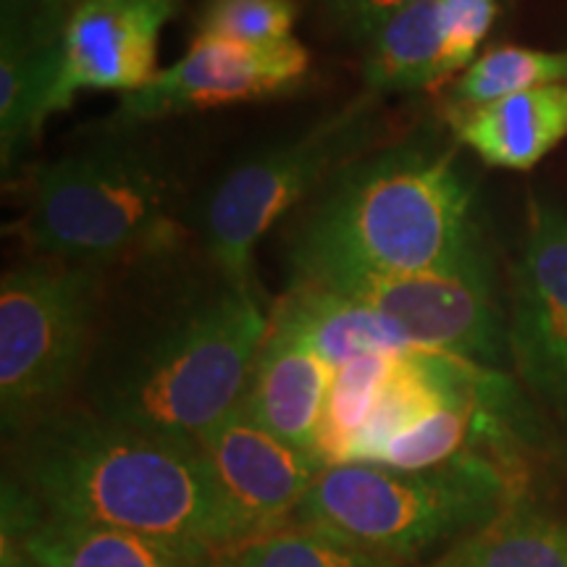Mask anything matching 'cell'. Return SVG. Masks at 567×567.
Here are the masks:
<instances>
[{
    "instance_id": "obj_3",
    "label": "cell",
    "mask_w": 567,
    "mask_h": 567,
    "mask_svg": "<svg viewBox=\"0 0 567 567\" xmlns=\"http://www.w3.org/2000/svg\"><path fill=\"white\" fill-rule=\"evenodd\" d=\"M271 318L255 289L193 295L113 352L92 392L109 421L197 442L243 402Z\"/></svg>"
},
{
    "instance_id": "obj_26",
    "label": "cell",
    "mask_w": 567,
    "mask_h": 567,
    "mask_svg": "<svg viewBox=\"0 0 567 567\" xmlns=\"http://www.w3.org/2000/svg\"><path fill=\"white\" fill-rule=\"evenodd\" d=\"M3 3H13L32 13H42V17L66 21L69 13L74 11L82 0H3Z\"/></svg>"
},
{
    "instance_id": "obj_14",
    "label": "cell",
    "mask_w": 567,
    "mask_h": 567,
    "mask_svg": "<svg viewBox=\"0 0 567 567\" xmlns=\"http://www.w3.org/2000/svg\"><path fill=\"white\" fill-rule=\"evenodd\" d=\"M334 368L300 339L268 323L266 342L247 381L245 413L281 442L313 455L318 421Z\"/></svg>"
},
{
    "instance_id": "obj_5",
    "label": "cell",
    "mask_w": 567,
    "mask_h": 567,
    "mask_svg": "<svg viewBox=\"0 0 567 567\" xmlns=\"http://www.w3.org/2000/svg\"><path fill=\"white\" fill-rule=\"evenodd\" d=\"M27 234L40 252L97 266L174 243L168 182L137 147L101 145L38 168Z\"/></svg>"
},
{
    "instance_id": "obj_20",
    "label": "cell",
    "mask_w": 567,
    "mask_h": 567,
    "mask_svg": "<svg viewBox=\"0 0 567 567\" xmlns=\"http://www.w3.org/2000/svg\"><path fill=\"white\" fill-rule=\"evenodd\" d=\"M394 354L396 352L360 354L334 371L313 444V457L323 471L352 463L354 444L371 417L375 396L381 392Z\"/></svg>"
},
{
    "instance_id": "obj_4",
    "label": "cell",
    "mask_w": 567,
    "mask_h": 567,
    "mask_svg": "<svg viewBox=\"0 0 567 567\" xmlns=\"http://www.w3.org/2000/svg\"><path fill=\"white\" fill-rule=\"evenodd\" d=\"M509 481L484 455L431 471L350 463L326 467L297 515L308 528L392 559H413L505 513Z\"/></svg>"
},
{
    "instance_id": "obj_25",
    "label": "cell",
    "mask_w": 567,
    "mask_h": 567,
    "mask_svg": "<svg viewBox=\"0 0 567 567\" xmlns=\"http://www.w3.org/2000/svg\"><path fill=\"white\" fill-rule=\"evenodd\" d=\"M413 3H423V0H368V3L360 9L358 17H354L350 24V30L358 34V38H368L373 32V27H379L389 13L402 9V6H413Z\"/></svg>"
},
{
    "instance_id": "obj_19",
    "label": "cell",
    "mask_w": 567,
    "mask_h": 567,
    "mask_svg": "<svg viewBox=\"0 0 567 567\" xmlns=\"http://www.w3.org/2000/svg\"><path fill=\"white\" fill-rule=\"evenodd\" d=\"M431 567H567V523L505 509Z\"/></svg>"
},
{
    "instance_id": "obj_13",
    "label": "cell",
    "mask_w": 567,
    "mask_h": 567,
    "mask_svg": "<svg viewBox=\"0 0 567 567\" xmlns=\"http://www.w3.org/2000/svg\"><path fill=\"white\" fill-rule=\"evenodd\" d=\"M66 21L3 3L0 34V161L3 172L38 142L53 116Z\"/></svg>"
},
{
    "instance_id": "obj_22",
    "label": "cell",
    "mask_w": 567,
    "mask_h": 567,
    "mask_svg": "<svg viewBox=\"0 0 567 567\" xmlns=\"http://www.w3.org/2000/svg\"><path fill=\"white\" fill-rule=\"evenodd\" d=\"M229 567H402V563L373 555L323 530L305 528L252 538L234 555Z\"/></svg>"
},
{
    "instance_id": "obj_21",
    "label": "cell",
    "mask_w": 567,
    "mask_h": 567,
    "mask_svg": "<svg viewBox=\"0 0 567 567\" xmlns=\"http://www.w3.org/2000/svg\"><path fill=\"white\" fill-rule=\"evenodd\" d=\"M551 84H567V51L499 45L486 51L457 76L450 92V109H476L499 97Z\"/></svg>"
},
{
    "instance_id": "obj_23",
    "label": "cell",
    "mask_w": 567,
    "mask_h": 567,
    "mask_svg": "<svg viewBox=\"0 0 567 567\" xmlns=\"http://www.w3.org/2000/svg\"><path fill=\"white\" fill-rule=\"evenodd\" d=\"M297 17V0H208L197 34L245 45H274L295 38Z\"/></svg>"
},
{
    "instance_id": "obj_24",
    "label": "cell",
    "mask_w": 567,
    "mask_h": 567,
    "mask_svg": "<svg viewBox=\"0 0 567 567\" xmlns=\"http://www.w3.org/2000/svg\"><path fill=\"white\" fill-rule=\"evenodd\" d=\"M442 24V69L444 80L465 71L476 61L496 19V0H436Z\"/></svg>"
},
{
    "instance_id": "obj_8",
    "label": "cell",
    "mask_w": 567,
    "mask_h": 567,
    "mask_svg": "<svg viewBox=\"0 0 567 567\" xmlns=\"http://www.w3.org/2000/svg\"><path fill=\"white\" fill-rule=\"evenodd\" d=\"M384 318L410 350L494 363L505 350L492 276L481 250L455 266L371 281L350 292Z\"/></svg>"
},
{
    "instance_id": "obj_2",
    "label": "cell",
    "mask_w": 567,
    "mask_h": 567,
    "mask_svg": "<svg viewBox=\"0 0 567 567\" xmlns=\"http://www.w3.org/2000/svg\"><path fill=\"white\" fill-rule=\"evenodd\" d=\"M473 189L450 151L396 145L331 179L289 243L292 287L350 295L478 250Z\"/></svg>"
},
{
    "instance_id": "obj_15",
    "label": "cell",
    "mask_w": 567,
    "mask_h": 567,
    "mask_svg": "<svg viewBox=\"0 0 567 567\" xmlns=\"http://www.w3.org/2000/svg\"><path fill=\"white\" fill-rule=\"evenodd\" d=\"M457 140L481 161L528 172L567 137V84L499 97L476 109L446 111Z\"/></svg>"
},
{
    "instance_id": "obj_11",
    "label": "cell",
    "mask_w": 567,
    "mask_h": 567,
    "mask_svg": "<svg viewBox=\"0 0 567 567\" xmlns=\"http://www.w3.org/2000/svg\"><path fill=\"white\" fill-rule=\"evenodd\" d=\"M245 534L264 536L295 509L323 471L310 452L281 442L245 413L243 402L197 439Z\"/></svg>"
},
{
    "instance_id": "obj_12",
    "label": "cell",
    "mask_w": 567,
    "mask_h": 567,
    "mask_svg": "<svg viewBox=\"0 0 567 567\" xmlns=\"http://www.w3.org/2000/svg\"><path fill=\"white\" fill-rule=\"evenodd\" d=\"M513 344L534 384L567 394V216L542 203L530 205Z\"/></svg>"
},
{
    "instance_id": "obj_18",
    "label": "cell",
    "mask_w": 567,
    "mask_h": 567,
    "mask_svg": "<svg viewBox=\"0 0 567 567\" xmlns=\"http://www.w3.org/2000/svg\"><path fill=\"white\" fill-rule=\"evenodd\" d=\"M365 42L363 76L373 95L423 90L444 80L436 0L392 11Z\"/></svg>"
},
{
    "instance_id": "obj_1",
    "label": "cell",
    "mask_w": 567,
    "mask_h": 567,
    "mask_svg": "<svg viewBox=\"0 0 567 567\" xmlns=\"http://www.w3.org/2000/svg\"><path fill=\"white\" fill-rule=\"evenodd\" d=\"M19 476L48 517L124 528L179 547L245 544L197 442L109 421L53 413L24 431Z\"/></svg>"
},
{
    "instance_id": "obj_16",
    "label": "cell",
    "mask_w": 567,
    "mask_h": 567,
    "mask_svg": "<svg viewBox=\"0 0 567 567\" xmlns=\"http://www.w3.org/2000/svg\"><path fill=\"white\" fill-rule=\"evenodd\" d=\"M21 549L34 567H208V549L59 517L27 528Z\"/></svg>"
},
{
    "instance_id": "obj_10",
    "label": "cell",
    "mask_w": 567,
    "mask_h": 567,
    "mask_svg": "<svg viewBox=\"0 0 567 567\" xmlns=\"http://www.w3.org/2000/svg\"><path fill=\"white\" fill-rule=\"evenodd\" d=\"M179 0H82L61 38V80L55 113L84 90L132 95L158 74L161 32Z\"/></svg>"
},
{
    "instance_id": "obj_17",
    "label": "cell",
    "mask_w": 567,
    "mask_h": 567,
    "mask_svg": "<svg viewBox=\"0 0 567 567\" xmlns=\"http://www.w3.org/2000/svg\"><path fill=\"white\" fill-rule=\"evenodd\" d=\"M271 323L300 339L334 371L360 354L410 350L373 308L331 289L292 287Z\"/></svg>"
},
{
    "instance_id": "obj_27",
    "label": "cell",
    "mask_w": 567,
    "mask_h": 567,
    "mask_svg": "<svg viewBox=\"0 0 567 567\" xmlns=\"http://www.w3.org/2000/svg\"><path fill=\"white\" fill-rule=\"evenodd\" d=\"M329 3V9L334 17H339L344 21V24H350V21L358 17L360 9L368 3V0H326Z\"/></svg>"
},
{
    "instance_id": "obj_6",
    "label": "cell",
    "mask_w": 567,
    "mask_h": 567,
    "mask_svg": "<svg viewBox=\"0 0 567 567\" xmlns=\"http://www.w3.org/2000/svg\"><path fill=\"white\" fill-rule=\"evenodd\" d=\"M379 95H363L329 113L300 137L266 147L234 166L205 195L197 231L226 281L252 289V252L260 237L310 189L342 174L379 130Z\"/></svg>"
},
{
    "instance_id": "obj_7",
    "label": "cell",
    "mask_w": 567,
    "mask_h": 567,
    "mask_svg": "<svg viewBox=\"0 0 567 567\" xmlns=\"http://www.w3.org/2000/svg\"><path fill=\"white\" fill-rule=\"evenodd\" d=\"M101 281L90 266L17 268L0 281V410L6 431L53 415L87 352Z\"/></svg>"
},
{
    "instance_id": "obj_9",
    "label": "cell",
    "mask_w": 567,
    "mask_h": 567,
    "mask_svg": "<svg viewBox=\"0 0 567 567\" xmlns=\"http://www.w3.org/2000/svg\"><path fill=\"white\" fill-rule=\"evenodd\" d=\"M310 69V53L297 38L274 45L203 38L155 80L124 95L113 113L116 126H134L176 113L221 109V105L268 101L295 92Z\"/></svg>"
}]
</instances>
